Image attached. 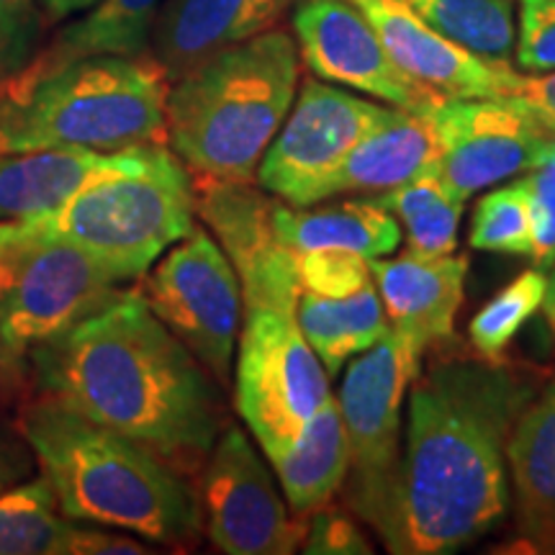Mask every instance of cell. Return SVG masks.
Returning a JSON list of instances; mask_svg holds the SVG:
<instances>
[{
  "mask_svg": "<svg viewBox=\"0 0 555 555\" xmlns=\"http://www.w3.org/2000/svg\"><path fill=\"white\" fill-rule=\"evenodd\" d=\"M535 393L527 373L481 356L420 371L397 468L367 522L388 553H457L504 522L506 440Z\"/></svg>",
  "mask_w": 555,
  "mask_h": 555,
  "instance_id": "obj_1",
  "label": "cell"
},
{
  "mask_svg": "<svg viewBox=\"0 0 555 555\" xmlns=\"http://www.w3.org/2000/svg\"><path fill=\"white\" fill-rule=\"evenodd\" d=\"M34 393L144 442L196 476L224 429L221 386L137 288L26 358Z\"/></svg>",
  "mask_w": 555,
  "mask_h": 555,
  "instance_id": "obj_2",
  "label": "cell"
},
{
  "mask_svg": "<svg viewBox=\"0 0 555 555\" xmlns=\"http://www.w3.org/2000/svg\"><path fill=\"white\" fill-rule=\"evenodd\" d=\"M16 422L67 519L165 547L198 543L204 527L196 483L144 442L44 393H34Z\"/></svg>",
  "mask_w": 555,
  "mask_h": 555,
  "instance_id": "obj_3",
  "label": "cell"
},
{
  "mask_svg": "<svg viewBox=\"0 0 555 555\" xmlns=\"http://www.w3.org/2000/svg\"><path fill=\"white\" fill-rule=\"evenodd\" d=\"M298 47L268 29L172 80L168 147L193 176L253 180L298 90Z\"/></svg>",
  "mask_w": 555,
  "mask_h": 555,
  "instance_id": "obj_4",
  "label": "cell"
},
{
  "mask_svg": "<svg viewBox=\"0 0 555 555\" xmlns=\"http://www.w3.org/2000/svg\"><path fill=\"white\" fill-rule=\"evenodd\" d=\"M168 90L150 52L86 57L34 78L11 75L0 82V152L168 144Z\"/></svg>",
  "mask_w": 555,
  "mask_h": 555,
  "instance_id": "obj_5",
  "label": "cell"
},
{
  "mask_svg": "<svg viewBox=\"0 0 555 555\" xmlns=\"http://www.w3.org/2000/svg\"><path fill=\"white\" fill-rule=\"evenodd\" d=\"M41 221L116 281H139L196 227L193 176L168 144H142Z\"/></svg>",
  "mask_w": 555,
  "mask_h": 555,
  "instance_id": "obj_6",
  "label": "cell"
},
{
  "mask_svg": "<svg viewBox=\"0 0 555 555\" xmlns=\"http://www.w3.org/2000/svg\"><path fill=\"white\" fill-rule=\"evenodd\" d=\"M232 380L237 414L268 463L332 397L327 371L298 330L296 311L283 309H242Z\"/></svg>",
  "mask_w": 555,
  "mask_h": 555,
  "instance_id": "obj_7",
  "label": "cell"
},
{
  "mask_svg": "<svg viewBox=\"0 0 555 555\" xmlns=\"http://www.w3.org/2000/svg\"><path fill=\"white\" fill-rule=\"evenodd\" d=\"M152 314L196 356L221 388L232 384L242 327V288L232 262L204 224L176 242L137 288Z\"/></svg>",
  "mask_w": 555,
  "mask_h": 555,
  "instance_id": "obj_8",
  "label": "cell"
},
{
  "mask_svg": "<svg viewBox=\"0 0 555 555\" xmlns=\"http://www.w3.org/2000/svg\"><path fill=\"white\" fill-rule=\"evenodd\" d=\"M399 111L311 75L296 90L294 106L262 155L255 178L262 191L291 206H317L324 183L347 155Z\"/></svg>",
  "mask_w": 555,
  "mask_h": 555,
  "instance_id": "obj_9",
  "label": "cell"
},
{
  "mask_svg": "<svg viewBox=\"0 0 555 555\" xmlns=\"http://www.w3.org/2000/svg\"><path fill=\"white\" fill-rule=\"evenodd\" d=\"M422 360L388 330L376 345L347 365L337 406L350 442V470L343 483L345 504L367 525L391 481L401 448V404L420 376Z\"/></svg>",
  "mask_w": 555,
  "mask_h": 555,
  "instance_id": "obj_10",
  "label": "cell"
},
{
  "mask_svg": "<svg viewBox=\"0 0 555 555\" xmlns=\"http://www.w3.org/2000/svg\"><path fill=\"white\" fill-rule=\"evenodd\" d=\"M127 294L129 288L88 253L44 232L0 294L3 371L24 373L34 347L65 335Z\"/></svg>",
  "mask_w": 555,
  "mask_h": 555,
  "instance_id": "obj_11",
  "label": "cell"
},
{
  "mask_svg": "<svg viewBox=\"0 0 555 555\" xmlns=\"http://www.w3.org/2000/svg\"><path fill=\"white\" fill-rule=\"evenodd\" d=\"M201 527L219 553L291 555L301 551L307 517L288 515L268 463L245 429L224 425L196 474Z\"/></svg>",
  "mask_w": 555,
  "mask_h": 555,
  "instance_id": "obj_12",
  "label": "cell"
},
{
  "mask_svg": "<svg viewBox=\"0 0 555 555\" xmlns=\"http://www.w3.org/2000/svg\"><path fill=\"white\" fill-rule=\"evenodd\" d=\"M298 57L314 78L365 93L386 106L425 114L442 95L409 78L350 0H294Z\"/></svg>",
  "mask_w": 555,
  "mask_h": 555,
  "instance_id": "obj_13",
  "label": "cell"
},
{
  "mask_svg": "<svg viewBox=\"0 0 555 555\" xmlns=\"http://www.w3.org/2000/svg\"><path fill=\"white\" fill-rule=\"evenodd\" d=\"M196 217L214 234L240 278L242 309L296 311L301 286L294 249L275 229L278 201L253 189V180L193 176Z\"/></svg>",
  "mask_w": 555,
  "mask_h": 555,
  "instance_id": "obj_14",
  "label": "cell"
},
{
  "mask_svg": "<svg viewBox=\"0 0 555 555\" xmlns=\"http://www.w3.org/2000/svg\"><path fill=\"white\" fill-rule=\"evenodd\" d=\"M440 155L437 172L468 201L540 163L555 137L502 99H442L429 108Z\"/></svg>",
  "mask_w": 555,
  "mask_h": 555,
  "instance_id": "obj_15",
  "label": "cell"
},
{
  "mask_svg": "<svg viewBox=\"0 0 555 555\" xmlns=\"http://www.w3.org/2000/svg\"><path fill=\"white\" fill-rule=\"evenodd\" d=\"M409 78L442 99H504L522 78L512 62L476 57L440 37L404 0H350Z\"/></svg>",
  "mask_w": 555,
  "mask_h": 555,
  "instance_id": "obj_16",
  "label": "cell"
},
{
  "mask_svg": "<svg viewBox=\"0 0 555 555\" xmlns=\"http://www.w3.org/2000/svg\"><path fill=\"white\" fill-rule=\"evenodd\" d=\"M468 266L466 255L425 258L409 249L399 258L371 260L388 324L420 358L427 356L429 347L455 337Z\"/></svg>",
  "mask_w": 555,
  "mask_h": 555,
  "instance_id": "obj_17",
  "label": "cell"
},
{
  "mask_svg": "<svg viewBox=\"0 0 555 555\" xmlns=\"http://www.w3.org/2000/svg\"><path fill=\"white\" fill-rule=\"evenodd\" d=\"M291 5L294 0H163L150 54L172 82L214 54L273 29Z\"/></svg>",
  "mask_w": 555,
  "mask_h": 555,
  "instance_id": "obj_18",
  "label": "cell"
},
{
  "mask_svg": "<svg viewBox=\"0 0 555 555\" xmlns=\"http://www.w3.org/2000/svg\"><path fill=\"white\" fill-rule=\"evenodd\" d=\"M509 506L532 553H555V384L535 393L506 440Z\"/></svg>",
  "mask_w": 555,
  "mask_h": 555,
  "instance_id": "obj_19",
  "label": "cell"
},
{
  "mask_svg": "<svg viewBox=\"0 0 555 555\" xmlns=\"http://www.w3.org/2000/svg\"><path fill=\"white\" fill-rule=\"evenodd\" d=\"M129 150L78 147L0 152V221L52 217L82 185L119 168Z\"/></svg>",
  "mask_w": 555,
  "mask_h": 555,
  "instance_id": "obj_20",
  "label": "cell"
},
{
  "mask_svg": "<svg viewBox=\"0 0 555 555\" xmlns=\"http://www.w3.org/2000/svg\"><path fill=\"white\" fill-rule=\"evenodd\" d=\"M440 139L429 111L409 114L399 111L391 121L367 134L335 170L322 189V201L347 196H376L393 185L435 168ZM319 201V204H322Z\"/></svg>",
  "mask_w": 555,
  "mask_h": 555,
  "instance_id": "obj_21",
  "label": "cell"
},
{
  "mask_svg": "<svg viewBox=\"0 0 555 555\" xmlns=\"http://www.w3.org/2000/svg\"><path fill=\"white\" fill-rule=\"evenodd\" d=\"M159 5L163 0H99L78 21H69L44 41L29 65L16 75L34 78L86 57H137L150 52Z\"/></svg>",
  "mask_w": 555,
  "mask_h": 555,
  "instance_id": "obj_22",
  "label": "cell"
},
{
  "mask_svg": "<svg viewBox=\"0 0 555 555\" xmlns=\"http://www.w3.org/2000/svg\"><path fill=\"white\" fill-rule=\"evenodd\" d=\"M270 463L294 515L309 517L319 506L330 504L350 470V442L337 399L324 401L309 416L301 435Z\"/></svg>",
  "mask_w": 555,
  "mask_h": 555,
  "instance_id": "obj_23",
  "label": "cell"
},
{
  "mask_svg": "<svg viewBox=\"0 0 555 555\" xmlns=\"http://www.w3.org/2000/svg\"><path fill=\"white\" fill-rule=\"evenodd\" d=\"M275 229L291 249H347L367 260L393 255L404 237L399 221L367 196L322 208L278 204Z\"/></svg>",
  "mask_w": 555,
  "mask_h": 555,
  "instance_id": "obj_24",
  "label": "cell"
},
{
  "mask_svg": "<svg viewBox=\"0 0 555 555\" xmlns=\"http://www.w3.org/2000/svg\"><path fill=\"white\" fill-rule=\"evenodd\" d=\"M296 322L330 378H335L352 358L376 345L388 330L384 304L373 281L343 298L304 291L296 307Z\"/></svg>",
  "mask_w": 555,
  "mask_h": 555,
  "instance_id": "obj_25",
  "label": "cell"
},
{
  "mask_svg": "<svg viewBox=\"0 0 555 555\" xmlns=\"http://www.w3.org/2000/svg\"><path fill=\"white\" fill-rule=\"evenodd\" d=\"M367 198L384 206L399 227H404L401 234L406 237L409 253L437 258L457 249V227L466 201L448 189L437 168L416 172L404 183Z\"/></svg>",
  "mask_w": 555,
  "mask_h": 555,
  "instance_id": "obj_26",
  "label": "cell"
},
{
  "mask_svg": "<svg viewBox=\"0 0 555 555\" xmlns=\"http://www.w3.org/2000/svg\"><path fill=\"white\" fill-rule=\"evenodd\" d=\"M75 525L41 474L0 494V555H69Z\"/></svg>",
  "mask_w": 555,
  "mask_h": 555,
  "instance_id": "obj_27",
  "label": "cell"
},
{
  "mask_svg": "<svg viewBox=\"0 0 555 555\" xmlns=\"http://www.w3.org/2000/svg\"><path fill=\"white\" fill-rule=\"evenodd\" d=\"M416 16L476 57L512 62L517 0H404Z\"/></svg>",
  "mask_w": 555,
  "mask_h": 555,
  "instance_id": "obj_28",
  "label": "cell"
},
{
  "mask_svg": "<svg viewBox=\"0 0 555 555\" xmlns=\"http://www.w3.org/2000/svg\"><path fill=\"white\" fill-rule=\"evenodd\" d=\"M545 283L547 275L543 268L525 270L470 319L468 337L478 356L489 360L504 358L506 347L515 343L519 330L540 311Z\"/></svg>",
  "mask_w": 555,
  "mask_h": 555,
  "instance_id": "obj_29",
  "label": "cell"
},
{
  "mask_svg": "<svg viewBox=\"0 0 555 555\" xmlns=\"http://www.w3.org/2000/svg\"><path fill=\"white\" fill-rule=\"evenodd\" d=\"M468 242L474 249L496 255H532V224L530 206L519 176L512 183L491 189L478 198L470 217Z\"/></svg>",
  "mask_w": 555,
  "mask_h": 555,
  "instance_id": "obj_30",
  "label": "cell"
},
{
  "mask_svg": "<svg viewBox=\"0 0 555 555\" xmlns=\"http://www.w3.org/2000/svg\"><path fill=\"white\" fill-rule=\"evenodd\" d=\"M294 266L301 294L343 298L373 281L371 260L347 249H294Z\"/></svg>",
  "mask_w": 555,
  "mask_h": 555,
  "instance_id": "obj_31",
  "label": "cell"
},
{
  "mask_svg": "<svg viewBox=\"0 0 555 555\" xmlns=\"http://www.w3.org/2000/svg\"><path fill=\"white\" fill-rule=\"evenodd\" d=\"M47 29L37 0H0V82L29 65Z\"/></svg>",
  "mask_w": 555,
  "mask_h": 555,
  "instance_id": "obj_32",
  "label": "cell"
},
{
  "mask_svg": "<svg viewBox=\"0 0 555 555\" xmlns=\"http://www.w3.org/2000/svg\"><path fill=\"white\" fill-rule=\"evenodd\" d=\"M522 189L530 206L532 255L535 268L555 266V144L540 163L522 172Z\"/></svg>",
  "mask_w": 555,
  "mask_h": 555,
  "instance_id": "obj_33",
  "label": "cell"
},
{
  "mask_svg": "<svg viewBox=\"0 0 555 555\" xmlns=\"http://www.w3.org/2000/svg\"><path fill=\"white\" fill-rule=\"evenodd\" d=\"M515 62L527 75L555 69V0H517Z\"/></svg>",
  "mask_w": 555,
  "mask_h": 555,
  "instance_id": "obj_34",
  "label": "cell"
},
{
  "mask_svg": "<svg viewBox=\"0 0 555 555\" xmlns=\"http://www.w3.org/2000/svg\"><path fill=\"white\" fill-rule=\"evenodd\" d=\"M301 553L309 555H371L373 545L363 527L347 512L324 504L307 517Z\"/></svg>",
  "mask_w": 555,
  "mask_h": 555,
  "instance_id": "obj_35",
  "label": "cell"
},
{
  "mask_svg": "<svg viewBox=\"0 0 555 555\" xmlns=\"http://www.w3.org/2000/svg\"><path fill=\"white\" fill-rule=\"evenodd\" d=\"M502 101L522 111L540 129H545L547 134L555 137V69L553 73L540 75L522 73L515 90L509 95H504Z\"/></svg>",
  "mask_w": 555,
  "mask_h": 555,
  "instance_id": "obj_36",
  "label": "cell"
},
{
  "mask_svg": "<svg viewBox=\"0 0 555 555\" xmlns=\"http://www.w3.org/2000/svg\"><path fill=\"white\" fill-rule=\"evenodd\" d=\"M34 474H39L37 457L21 433L18 422L0 414V494Z\"/></svg>",
  "mask_w": 555,
  "mask_h": 555,
  "instance_id": "obj_37",
  "label": "cell"
},
{
  "mask_svg": "<svg viewBox=\"0 0 555 555\" xmlns=\"http://www.w3.org/2000/svg\"><path fill=\"white\" fill-rule=\"evenodd\" d=\"M44 237L41 219L0 221V294L13 281L29 249Z\"/></svg>",
  "mask_w": 555,
  "mask_h": 555,
  "instance_id": "obj_38",
  "label": "cell"
},
{
  "mask_svg": "<svg viewBox=\"0 0 555 555\" xmlns=\"http://www.w3.org/2000/svg\"><path fill=\"white\" fill-rule=\"evenodd\" d=\"M41 13H44L47 26H57L62 21L78 16V13H86L93 9L99 0H37Z\"/></svg>",
  "mask_w": 555,
  "mask_h": 555,
  "instance_id": "obj_39",
  "label": "cell"
},
{
  "mask_svg": "<svg viewBox=\"0 0 555 555\" xmlns=\"http://www.w3.org/2000/svg\"><path fill=\"white\" fill-rule=\"evenodd\" d=\"M540 309H543L545 322H547V327H551L553 339H555V266H553V273L547 275L545 296H543V304H540Z\"/></svg>",
  "mask_w": 555,
  "mask_h": 555,
  "instance_id": "obj_40",
  "label": "cell"
},
{
  "mask_svg": "<svg viewBox=\"0 0 555 555\" xmlns=\"http://www.w3.org/2000/svg\"><path fill=\"white\" fill-rule=\"evenodd\" d=\"M0 373H3V339H0Z\"/></svg>",
  "mask_w": 555,
  "mask_h": 555,
  "instance_id": "obj_41",
  "label": "cell"
}]
</instances>
